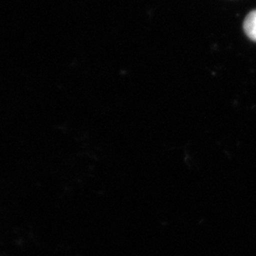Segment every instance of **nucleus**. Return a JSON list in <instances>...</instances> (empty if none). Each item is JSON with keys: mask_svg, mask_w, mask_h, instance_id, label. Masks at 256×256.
I'll return each mask as SVG.
<instances>
[{"mask_svg": "<svg viewBox=\"0 0 256 256\" xmlns=\"http://www.w3.org/2000/svg\"><path fill=\"white\" fill-rule=\"evenodd\" d=\"M244 30L248 36L256 42V10L248 14L244 22Z\"/></svg>", "mask_w": 256, "mask_h": 256, "instance_id": "f257e3e1", "label": "nucleus"}]
</instances>
